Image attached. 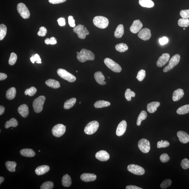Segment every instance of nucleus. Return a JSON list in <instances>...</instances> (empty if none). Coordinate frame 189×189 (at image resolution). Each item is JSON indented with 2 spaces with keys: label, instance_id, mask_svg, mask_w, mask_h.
Masks as SVG:
<instances>
[{
  "label": "nucleus",
  "instance_id": "f257e3e1",
  "mask_svg": "<svg viewBox=\"0 0 189 189\" xmlns=\"http://www.w3.org/2000/svg\"><path fill=\"white\" fill-rule=\"evenodd\" d=\"M77 59L81 62H84L87 61H93L95 56L92 52L86 49H82L79 52L77 56Z\"/></svg>",
  "mask_w": 189,
  "mask_h": 189
},
{
  "label": "nucleus",
  "instance_id": "f03ea898",
  "mask_svg": "<svg viewBox=\"0 0 189 189\" xmlns=\"http://www.w3.org/2000/svg\"><path fill=\"white\" fill-rule=\"evenodd\" d=\"M93 22L95 26L101 29L107 28L109 23L108 19L107 18L101 16L95 17L93 19Z\"/></svg>",
  "mask_w": 189,
  "mask_h": 189
},
{
  "label": "nucleus",
  "instance_id": "7ed1b4c3",
  "mask_svg": "<svg viewBox=\"0 0 189 189\" xmlns=\"http://www.w3.org/2000/svg\"><path fill=\"white\" fill-rule=\"evenodd\" d=\"M45 100V97L44 96H40L34 100L33 107L34 111L36 113H39L42 111Z\"/></svg>",
  "mask_w": 189,
  "mask_h": 189
},
{
  "label": "nucleus",
  "instance_id": "20e7f679",
  "mask_svg": "<svg viewBox=\"0 0 189 189\" xmlns=\"http://www.w3.org/2000/svg\"><path fill=\"white\" fill-rule=\"evenodd\" d=\"M84 27L85 26L84 25L79 24L73 28L74 32L77 34L78 37L81 39H85L86 35L89 34V32L87 28Z\"/></svg>",
  "mask_w": 189,
  "mask_h": 189
},
{
  "label": "nucleus",
  "instance_id": "39448f33",
  "mask_svg": "<svg viewBox=\"0 0 189 189\" xmlns=\"http://www.w3.org/2000/svg\"><path fill=\"white\" fill-rule=\"evenodd\" d=\"M57 73L61 78L70 82H74L76 80V78L74 75L62 68L57 69Z\"/></svg>",
  "mask_w": 189,
  "mask_h": 189
},
{
  "label": "nucleus",
  "instance_id": "423d86ee",
  "mask_svg": "<svg viewBox=\"0 0 189 189\" xmlns=\"http://www.w3.org/2000/svg\"><path fill=\"white\" fill-rule=\"evenodd\" d=\"M104 64L109 69L115 73H120L122 71L121 67L110 59L106 58L104 60Z\"/></svg>",
  "mask_w": 189,
  "mask_h": 189
},
{
  "label": "nucleus",
  "instance_id": "0eeeda50",
  "mask_svg": "<svg viewBox=\"0 0 189 189\" xmlns=\"http://www.w3.org/2000/svg\"><path fill=\"white\" fill-rule=\"evenodd\" d=\"M99 127V124L98 122L96 120L91 121L86 126L84 129V132L87 134H93L98 130Z\"/></svg>",
  "mask_w": 189,
  "mask_h": 189
},
{
  "label": "nucleus",
  "instance_id": "6e6552de",
  "mask_svg": "<svg viewBox=\"0 0 189 189\" xmlns=\"http://www.w3.org/2000/svg\"><path fill=\"white\" fill-rule=\"evenodd\" d=\"M180 59H181V57L179 55L176 54V55H174L169 61V64L168 65L164 68V72H167L173 69L179 63Z\"/></svg>",
  "mask_w": 189,
  "mask_h": 189
},
{
  "label": "nucleus",
  "instance_id": "1a4fd4ad",
  "mask_svg": "<svg viewBox=\"0 0 189 189\" xmlns=\"http://www.w3.org/2000/svg\"><path fill=\"white\" fill-rule=\"evenodd\" d=\"M66 131V126L62 124H59L54 126L52 131L54 136L56 137H60L64 134Z\"/></svg>",
  "mask_w": 189,
  "mask_h": 189
},
{
  "label": "nucleus",
  "instance_id": "9d476101",
  "mask_svg": "<svg viewBox=\"0 0 189 189\" xmlns=\"http://www.w3.org/2000/svg\"><path fill=\"white\" fill-rule=\"evenodd\" d=\"M17 10L18 12L23 18L26 19L30 18V13L29 11L24 3H19L17 5Z\"/></svg>",
  "mask_w": 189,
  "mask_h": 189
},
{
  "label": "nucleus",
  "instance_id": "9b49d317",
  "mask_svg": "<svg viewBox=\"0 0 189 189\" xmlns=\"http://www.w3.org/2000/svg\"><path fill=\"white\" fill-rule=\"evenodd\" d=\"M127 169L129 172L137 175H143L145 173L144 169L143 167L138 165H129L128 166Z\"/></svg>",
  "mask_w": 189,
  "mask_h": 189
},
{
  "label": "nucleus",
  "instance_id": "f8f14e48",
  "mask_svg": "<svg viewBox=\"0 0 189 189\" xmlns=\"http://www.w3.org/2000/svg\"><path fill=\"white\" fill-rule=\"evenodd\" d=\"M138 147L142 152L147 154L150 150V142L146 139H142L138 142Z\"/></svg>",
  "mask_w": 189,
  "mask_h": 189
},
{
  "label": "nucleus",
  "instance_id": "ddd939ff",
  "mask_svg": "<svg viewBox=\"0 0 189 189\" xmlns=\"http://www.w3.org/2000/svg\"><path fill=\"white\" fill-rule=\"evenodd\" d=\"M170 58V55L168 53H164L158 59L156 65L158 67H163L168 62Z\"/></svg>",
  "mask_w": 189,
  "mask_h": 189
},
{
  "label": "nucleus",
  "instance_id": "4468645a",
  "mask_svg": "<svg viewBox=\"0 0 189 189\" xmlns=\"http://www.w3.org/2000/svg\"><path fill=\"white\" fill-rule=\"evenodd\" d=\"M138 35L140 39L143 40H148L151 36V30L149 28H143L140 31Z\"/></svg>",
  "mask_w": 189,
  "mask_h": 189
},
{
  "label": "nucleus",
  "instance_id": "2eb2a0df",
  "mask_svg": "<svg viewBox=\"0 0 189 189\" xmlns=\"http://www.w3.org/2000/svg\"><path fill=\"white\" fill-rule=\"evenodd\" d=\"M127 127V122L125 120H122L119 124L117 128L116 134L118 136H121L125 134Z\"/></svg>",
  "mask_w": 189,
  "mask_h": 189
},
{
  "label": "nucleus",
  "instance_id": "dca6fc26",
  "mask_svg": "<svg viewBox=\"0 0 189 189\" xmlns=\"http://www.w3.org/2000/svg\"><path fill=\"white\" fill-rule=\"evenodd\" d=\"M143 26V25L139 20H135L130 27V31L133 33H137L141 29Z\"/></svg>",
  "mask_w": 189,
  "mask_h": 189
},
{
  "label": "nucleus",
  "instance_id": "f3484780",
  "mask_svg": "<svg viewBox=\"0 0 189 189\" xmlns=\"http://www.w3.org/2000/svg\"><path fill=\"white\" fill-rule=\"evenodd\" d=\"M96 159L100 161H108L110 158V155L107 151L101 150L98 151L95 154Z\"/></svg>",
  "mask_w": 189,
  "mask_h": 189
},
{
  "label": "nucleus",
  "instance_id": "a211bd4d",
  "mask_svg": "<svg viewBox=\"0 0 189 189\" xmlns=\"http://www.w3.org/2000/svg\"><path fill=\"white\" fill-rule=\"evenodd\" d=\"M96 176L93 173H84L80 176L81 180L85 182L94 181L96 179Z\"/></svg>",
  "mask_w": 189,
  "mask_h": 189
},
{
  "label": "nucleus",
  "instance_id": "6ab92c4d",
  "mask_svg": "<svg viewBox=\"0 0 189 189\" xmlns=\"http://www.w3.org/2000/svg\"><path fill=\"white\" fill-rule=\"evenodd\" d=\"M177 135L181 143L186 144L189 142V135L186 132L181 131H178Z\"/></svg>",
  "mask_w": 189,
  "mask_h": 189
},
{
  "label": "nucleus",
  "instance_id": "aec40b11",
  "mask_svg": "<svg viewBox=\"0 0 189 189\" xmlns=\"http://www.w3.org/2000/svg\"><path fill=\"white\" fill-rule=\"evenodd\" d=\"M94 77L96 82L100 85H104L106 84V82L104 81L105 79V77L101 72L100 71L96 72L95 73Z\"/></svg>",
  "mask_w": 189,
  "mask_h": 189
},
{
  "label": "nucleus",
  "instance_id": "412c9836",
  "mask_svg": "<svg viewBox=\"0 0 189 189\" xmlns=\"http://www.w3.org/2000/svg\"><path fill=\"white\" fill-rule=\"evenodd\" d=\"M184 95V91L183 89H178L174 91L172 96L173 100L175 102L178 101L183 98Z\"/></svg>",
  "mask_w": 189,
  "mask_h": 189
},
{
  "label": "nucleus",
  "instance_id": "4be33fe9",
  "mask_svg": "<svg viewBox=\"0 0 189 189\" xmlns=\"http://www.w3.org/2000/svg\"><path fill=\"white\" fill-rule=\"evenodd\" d=\"M50 167L47 165L41 166L37 167L35 170L36 174L38 176H41L47 173L49 171Z\"/></svg>",
  "mask_w": 189,
  "mask_h": 189
},
{
  "label": "nucleus",
  "instance_id": "5701e85b",
  "mask_svg": "<svg viewBox=\"0 0 189 189\" xmlns=\"http://www.w3.org/2000/svg\"><path fill=\"white\" fill-rule=\"evenodd\" d=\"M18 112L21 116L24 118H26L29 114V109L26 104H23L19 106L18 109Z\"/></svg>",
  "mask_w": 189,
  "mask_h": 189
},
{
  "label": "nucleus",
  "instance_id": "b1692460",
  "mask_svg": "<svg viewBox=\"0 0 189 189\" xmlns=\"http://www.w3.org/2000/svg\"><path fill=\"white\" fill-rule=\"evenodd\" d=\"M160 103L158 102H153L147 104V111L150 113H154L157 110V108L159 107Z\"/></svg>",
  "mask_w": 189,
  "mask_h": 189
},
{
  "label": "nucleus",
  "instance_id": "393cba45",
  "mask_svg": "<svg viewBox=\"0 0 189 189\" xmlns=\"http://www.w3.org/2000/svg\"><path fill=\"white\" fill-rule=\"evenodd\" d=\"M20 154L21 155L27 157H33L35 155V151L30 149H22L20 151Z\"/></svg>",
  "mask_w": 189,
  "mask_h": 189
},
{
  "label": "nucleus",
  "instance_id": "a878e982",
  "mask_svg": "<svg viewBox=\"0 0 189 189\" xmlns=\"http://www.w3.org/2000/svg\"><path fill=\"white\" fill-rule=\"evenodd\" d=\"M45 83L48 87L53 89H57L60 87V83L54 79H49L46 81Z\"/></svg>",
  "mask_w": 189,
  "mask_h": 189
},
{
  "label": "nucleus",
  "instance_id": "bb28decb",
  "mask_svg": "<svg viewBox=\"0 0 189 189\" xmlns=\"http://www.w3.org/2000/svg\"><path fill=\"white\" fill-rule=\"evenodd\" d=\"M124 33V28L123 25H118L115 32V37L117 38H120L123 36Z\"/></svg>",
  "mask_w": 189,
  "mask_h": 189
},
{
  "label": "nucleus",
  "instance_id": "cd10ccee",
  "mask_svg": "<svg viewBox=\"0 0 189 189\" xmlns=\"http://www.w3.org/2000/svg\"><path fill=\"white\" fill-rule=\"evenodd\" d=\"M16 94V90L14 87H11L7 91L6 98L8 100H11L15 98Z\"/></svg>",
  "mask_w": 189,
  "mask_h": 189
},
{
  "label": "nucleus",
  "instance_id": "c85d7f7f",
  "mask_svg": "<svg viewBox=\"0 0 189 189\" xmlns=\"http://www.w3.org/2000/svg\"><path fill=\"white\" fill-rule=\"evenodd\" d=\"M110 105V103L103 100L97 101L94 104V107L96 108H101L106 107H108Z\"/></svg>",
  "mask_w": 189,
  "mask_h": 189
},
{
  "label": "nucleus",
  "instance_id": "c756f323",
  "mask_svg": "<svg viewBox=\"0 0 189 189\" xmlns=\"http://www.w3.org/2000/svg\"><path fill=\"white\" fill-rule=\"evenodd\" d=\"M139 3L141 6L147 8H152L154 5V3L151 0H139Z\"/></svg>",
  "mask_w": 189,
  "mask_h": 189
},
{
  "label": "nucleus",
  "instance_id": "7c9ffc66",
  "mask_svg": "<svg viewBox=\"0 0 189 189\" xmlns=\"http://www.w3.org/2000/svg\"><path fill=\"white\" fill-rule=\"evenodd\" d=\"M71 177L67 174L63 176L62 179V183L63 186L65 187H69L71 184Z\"/></svg>",
  "mask_w": 189,
  "mask_h": 189
},
{
  "label": "nucleus",
  "instance_id": "2f4dec72",
  "mask_svg": "<svg viewBox=\"0 0 189 189\" xmlns=\"http://www.w3.org/2000/svg\"><path fill=\"white\" fill-rule=\"evenodd\" d=\"M76 99L72 98L67 100L65 102L64 105V108L65 109H69L73 107L76 102Z\"/></svg>",
  "mask_w": 189,
  "mask_h": 189
},
{
  "label": "nucleus",
  "instance_id": "473e14b6",
  "mask_svg": "<svg viewBox=\"0 0 189 189\" xmlns=\"http://www.w3.org/2000/svg\"><path fill=\"white\" fill-rule=\"evenodd\" d=\"M18 125V123L17 120L14 118H12L7 121L5 124V128L8 129L10 127H16Z\"/></svg>",
  "mask_w": 189,
  "mask_h": 189
},
{
  "label": "nucleus",
  "instance_id": "72a5a7b5",
  "mask_svg": "<svg viewBox=\"0 0 189 189\" xmlns=\"http://www.w3.org/2000/svg\"><path fill=\"white\" fill-rule=\"evenodd\" d=\"M7 170L11 172H14L16 171V167L17 163L14 161H8L5 164Z\"/></svg>",
  "mask_w": 189,
  "mask_h": 189
},
{
  "label": "nucleus",
  "instance_id": "f704fd0d",
  "mask_svg": "<svg viewBox=\"0 0 189 189\" xmlns=\"http://www.w3.org/2000/svg\"><path fill=\"white\" fill-rule=\"evenodd\" d=\"M178 114L183 115L189 113V104L182 106L176 111Z\"/></svg>",
  "mask_w": 189,
  "mask_h": 189
},
{
  "label": "nucleus",
  "instance_id": "c9c22d12",
  "mask_svg": "<svg viewBox=\"0 0 189 189\" xmlns=\"http://www.w3.org/2000/svg\"><path fill=\"white\" fill-rule=\"evenodd\" d=\"M147 117V113L145 111H142L140 113L138 117L137 121V125L140 126L141 125L142 120H145Z\"/></svg>",
  "mask_w": 189,
  "mask_h": 189
},
{
  "label": "nucleus",
  "instance_id": "e433bc0d",
  "mask_svg": "<svg viewBox=\"0 0 189 189\" xmlns=\"http://www.w3.org/2000/svg\"><path fill=\"white\" fill-rule=\"evenodd\" d=\"M115 49L120 52H124L128 49V47L124 43H120L115 46Z\"/></svg>",
  "mask_w": 189,
  "mask_h": 189
},
{
  "label": "nucleus",
  "instance_id": "4c0bfd02",
  "mask_svg": "<svg viewBox=\"0 0 189 189\" xmlns=\"http://www.w3.org/2000/svg\"><path fill=\"white\" fill-rule=\"evenodd\" d=\"M7 33V28L4 24H1L0 25V40L1 41L4 39Z\"/></svg>",
  "mask_w": 189,
  "mask_h": 189
},
{
  "label": "nucleus",
  "instance_id": "58836bf2",
  "mask_svg": "<svg viewBox=\"0 0 189 189\" xmlns=\"http://www.w3.org/2000/svg\"><path fill=\"white\" fill-rule=\"evenodd\" d=\"M178 25L180 27L187 28L189 26V19L185 18L180 19L178 21Z\"/></svg>",
  "mask_w": 189,
  "mask_h": 189
},
{
  "label": "nucleus",
  "instance_id": "ea45409f",
  "mask_svg": "<svg viewBox=\"0 0 189 189\" xmlns=\"http://www.w3.org/2000/svg\"><path fill=\"white\" fill-rule=\"evenodd\" d=\"M135 96V93L134 92L131 91L130 89H127L126 90L125 93V96L126 99L127 101H130L131 97H134Z\"/></svg>",
  "mask_w": 189,
  "mask_h": 189
},
{
  "label": "nucleus",
  "instance_id": "a19ab883",
  "mask_svg": "<svg viewBox=\"0 0 189 189\" xmlns=\"http://www.w3.org/2000/svg\"><path fill=\"white\" fill-rule=\"evenodd\" d=\"M37 90L35 87H32L29 89H27L25 91V94L26 95H29L30 96H34L36 93Z\"/></svg>",
  "mask_w": 189,
  "mask_h": 189
},
{
  "label": "nucleus",
  "instance_id": "79ce46f5",
  "mask_svg": "<svg viewBox=\"0 0 189 189\" xmlns=\"http://www.w3.org/2000/svg\"><path fill=\"white\" fill-rule=\"evenodd\" d=\"M54 187V183L51 181H46L42 183L40 187L41 189H52Z\"/></svg>",
  "mask_w": 189,
  "mask_h": 189
},
{
  "label": "nucleus",
  "instance_id": "37998d69",
  "mask_svg": "<svg viewBox=\"0 0 189 189\" xmlns=\"http://www.w3.org/2000/svg\"><path fill=\"white\" fill-rule=\"evenodd\" d=\"M17 59V57L16 54L15 53H12L11 54L10 56L9 60V64L11 66L13 65L16 62Z\"/></svg>",
  "mask_w": 189,
  "mask_h": 189
},
{
  "label": "nucleus",
  "instance_id": "c03bdc74",
  "mask_svg": "<svg viewBox=\"0 0 189 189\" xmlns=\"http://www.w3.org/2000/svg\"><path fill=\"white\" fill-rule=\"evenodd\" d=\"M145 71L143 69H141L138 71L136 78L139 81H142L145 78Z\"/></svg>",
  "mask_w": 189,
  "mask_h": 189
},
{
  "label": "nucleus",
  "instance_id": "a18cd8bd",
  "mask_svg": "<svg viewBox=\"0 0 189 189\" xmlns=\"http://www.w3.org/2000/svg\"><path fill=\"white\" fill-rule=\"evenodd\" d=\"M170 143L166 140H161V141L158 142L157 143V147L158 148H165L169 146Z\"/></svg>",
  "mask_w": 189,
  "mask_h": 189
},
{
  "label": "nucleus",
  "instance_id": "49530a36",
  "mask_svg": "<svg viewBox=\"0 0 189 189\" xmlns=\"http://www.w3.org/2000/svg\"><path fill=\"white\" fill-rule=\"evenodd\" d=\"M172 184V181L171 180L167 179L164 180L161 185V188L165 189L170 187Z\"/></svg>",
  "mask_w": 189,
  "mask_h": 189
},
{
  "label": "nucleus",
  "instance_id": "de8ad7c7",
  "mask_svg": "<svg viewBox=\"0 0 189 189\" xmlns=\"http://www.w3.org/2000/svg\"><path fill=\"white\" fill-rule=\"evenodd\" d=\"M45 42L46 45H55L57 43V40L55 37H52L50 39L47 38L45 40Z\"/></svg>",
  "mask_w": 189,
  "mask_h": 189
},
{
  "label": "nucleus",
  "instance_id": "09e8293b",
  "mask_svg": "<svg viewBox=\"0 0 189 189\" xmlns=\"http://www.w3.org/2000/svg\"><path fill=\"white\" fill-rule=\"evenodd\" d=\"M181 166L183 169L186 170L189 168V160L186 158L183 159L182 161Z\"/></svg>",
  "mask_w": 189,
  "mask_h": 189
},
{
  "label": "nucleus",
  "instance_id": "8fccbe9b",
  "mask_svg": "<svg viewBox=\"0 0 189 189\" xmlns=\"http://www.w3.org/2000/svg\"><path fill=\"white\" fill-rule=\"evenodd\" d=\"M47 33V30L44 26L41 27L39 28V30L38 33V35L39 36L44 37Z\"/></svg>",
  "mask_w": 189,
  "mask_h": 189
},
{
  "label": "nucleus",
  "instance_id": "3c124183",
  "mask_svg": "<svg viewBox=\"0 0 189 189\" xmlns=\"http://www.w3.org/2000/svg\"><path fill=\"white\" fill-rule=\"evenodd\" d=\"M30 60L33 64H34L35 62H36L38 64H41L42 63L41 62V59L38 54H36L34 56L30 57Z\"/></svg>",
  "mask_w": 189,
  "mask_h": 189
},
{
  "label": "nucleus",
  "instance_id": "603ef678",
  "mask_svg": "<svg viewBox=\"0 0 189 189\" xmlns=\"http://www.w3.org/2000/svg\"><path fill=\"white\" fill-rule=\"evenodd\" d=\"M160 159L162 162L165 163L168 162L170 160V158L167 154H163L160 156Z\"/></svg>",
  "mask_w": 189,
  "mask_h": 189
},
{
  "label": "nucleus",
  "instance_id": "864d4df0",
  "mask_svg": "<svg viewBox=\"0 0 189 189\" xmlns=\"http://www.w3.org/2000/svg\"><path fill=\"white\" fill-rule=\"evenodd\" d=\"M180 14L183 18L188 19L189 18V10H181Z\"/></svg>",
  "mask_w": 189,
  "mask_h": 189
},
{
  "label": "nucleus",
  "instance_id": "5fc2aeb1",
  "mask_svg": "<svg viewBox=\"0 0 189 189\" xmlns=\"http://www.w3.org/2000/svg\"><path fill=\"white\" fill-rule=\"evenodd\" d=\"M68 21L70 26L73 28L75 27V21L72 16H70L68 17Z\"/></svg>",
  "mask_w": 189,
  "mask_h": 189
},
{
  "label": "nucleus",
  "instance_id": "6e6d98bb",
  "mask_svg": "<svg viewBox=\"0 0 189 189\" xmlns=\"http://www.w3.org/2000/svg\"><path fill=\"white\" fill-rule=\"evenodd\" d=\"M168 42V39L166 37H163L159 39V42L161 45H164Z\"/></svg>",
  "mask_w": 189,
  "mask_h": 189
},
{
  "label": "nucleus",
  "instance_id": "4d7b16f0",
  "mask_svg": "<svg viewBox=\"0 0 189 189\" xmlns=\"http://www.w3.org/2000/svg\"><path fill=\"white\" fill-rule=\"evenodd\" d=\"M57 21L59 25H60V26H64L66 25L65 19L64 18H59L57 20Z\"/></svg>",
  "mask_w": 189,
  "mask_h": 189
},
{
  "label": "nucleus",
  "instance_id": "13d9d810",
  "mask_svg": "<svg viewBox=\"0 0 189 189\" xmlns=\"http://www.w3.org/2000/svg\"><path fill=\"white\" fill-rule=\"evenodd\" d=\"M67 0H48L50 3L52 4H55L64 2Z\"/></svg>",
  "mask_w": 189,
  "mask_h": 189
},
{
  "label": "nucleus",
  "instance_id": "bf43d9fd",
  "mask_svg": "<svg viewBox=\"0 0 189 189\" xmlns=\"http://www.w3.org/2000/svg\"><path fill=\"white\" fill-rule=\"evenodd\" d=\"M7 78V75L5 73H0V81L5 80Z\"/></svg>",
  "mask_w": 189,
  "mask_h": 189
},
{
  "label": "nucleus",
  "instance_id": "052dcab7",
  "mask_svg": "<svg viewBox=\"0 0 189 189\" xmlns=\"http://www.w3.org/2000/svg\"><path fill=\"white\" fill-rule=\"evenodd\" d=\"M126 188L127 189H142V188H140L139 187L135 186H133V185L127 186L126 187Z\"/></svg>",
  "mask_w": 189,
  "mask_h": 189
},
{
  "label": "nucleus",
  "instance_id": "680f3d73",
  "mask_svg": "<svg viewBox=\"0 0 189 189\" xmlns=\"http://www.w3.org/2000/svg\"><path fill=\"white\" fill-rule=\"evenodd\" d=\"M5 111V108L3 106H0V115H3Z\"/></svg>",
  "mask_w": 189,
  "mask_h": 189
},
{
  "label": "nucleus",
  "instance_id": "e2e57ef3",
  "mask_svg": "<svg viewBox=\"0 0 189 189\" xmlns=\"http://www.w3.org/2000/svg\"><path fill=\"white\" fill-rule=\"evenodd\" d=\"M4 181V178L2 176L0 177V184H1Z\"/></svg>",
  "mask_w": 189,
  "mask_h": 189
},
{
  "label": "nucleus",
  "instance_id": "0e129e2a",
  "mask_svg": "<svg viewBox=\"0 0 189 189\" xmlns=\"http://www.w3.org/2000/svg\"><path fill=\"white\" fill-rule=\"evenodd\" d=\"M183 30H185V28H183Z\"/></svg>",
  "mask_w": 189,
  "mask_h": 189
},
{
  "label": "nucleus",
  "instance_id": "69168bd1",
  "mask_svg": "<svg viewBox=\"0 0 189 189\" xmlns=\"http://www.w3.org/2000/svg\"><path fill=\"white\" fill-rule=\"evenodd\" d=\"M76 53H77V54H78L79 53V52H76Z\"/></svg>",
  "mask_w": 189,
  "mask_h": 189
},
{
  "label": "nucleus",
  "instance_id": "338daca9",
  "mask_svg": "<svg viewBox=\"0 0 189 189\" xmlns=\"http://www.w3.org/2000/svg\"><path fill=\"white\" fill-rule=\"evenodd\" d=\"M39 152H40V151L39 150Z\"/></svg>",
  "mask_w": 189,
  "mask_h": 189
},
{
  "label": "nucleus",
  "instance_id": "774afa93",
  "mask_svg": "<svg viewBox=\"0 0 189 189\" xmlns=\"http://www.w3.org/2000/svg\"><path fill=\"white\" fill-rule=\"evenodd\" d=\"M76 71V72H78V71Z\"/></svg>",
  "mask_w": 189,
  "mask_h": 189
}]
</instances>
